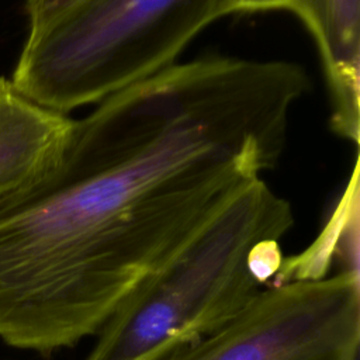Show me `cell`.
Returning a JSON list of instances; mask_svg holds the SVG:
<instances>
[{
  "instance_id": "cell-3",
  "label": "cell",
  "mask_w": 360,
  "mask_h": 360,
  "mask_svg": "<svg viewBox=\"0 0 360 360\" xmlns=\"http://www.w3.org/2000/svg\"><path fill=\"white\" fill-rule=\"evenodd\" d=\"M224 15V0H77L30 28L10 80L68 114L173 66Z\"/></svg>"
},
{
  "instance_id": "cell-5",
  "label": "cell",
  "mask_w": 360,
  "mask_h": 360,
  "mask_svg": "<svg viewBox=\"0 0 360 360\" xmlns=\"http://www.w3.org/2000/svg\"><path fill=\"white\" fill-rule=\"evenodd\" d=\"M311 32L332 103V128L357 142L360 129V0H292Z\"/></svg>"
},
{
  "instance_id": "cell-8",
  "label": "cell",
  "mask_w": 360,
  "mask_h": 360,
  "mask_svg": "<svg viewBox=\"0 0 360 360\" xmlns=\"http://www.w3.org/2000/svg\"><path fill=\"white\" fill-rule=\"evenodd\" d=\"M226 13H255L269 10H288L292 0H224Z\"/></svg>"
},
{
  "instance_id": "cell-4",
  "label": "cell",
  "mask_w": 360,
  "mask_h": 360,
  "mask_svg": "<svg viewBox=\"0 0 360 360\" xmlns=\"http://www.w3.org/2000/svg\"><path fill=\"white\" fill-rule=\"evenodd\" d=\"M357 267L266 285L217 330L159 360H359Z\"/></svg>"
},
{
  "instance_id": "cell-7",
  "label": "cell",
  "mask_w": 360,
  "mask_h": 360,
  "mask_svg": "<svg viewBox=\"0 0 360 360\" xmlns=\"http://www.w3.org/2000/svg\"><path fill=\"white\" fill-rule=\"evenodd\" d=\"M76 1L77 0H24V11L30 28L39 25Z\"/></svg>"
},
{
  "instance_id": "cell-2",
  "label": "cell",
  "mask_w": 360,
  "mask_h": 360,
  "mask_svg": "<svg viewBox=\"0 0 360 360\" xmlns=\"http://www.w3.org/2000/svg\"><path fill=\"white\" fill-rule=\"evenodd\" d=\"M291 204L259 177L115 308L86 360H159L236 316L281 273Z\"/></svg>"
},
{
  "instance_id": "cell-1",
  "label": "cell",
  "mask_w": 360,
  "mask_h": 360,
  "mask_svg": "<svg viewBox=\"0 0 360 360\" xmlns=\"http://www.w3.org/2000/svg\"><path fill=\"white\" fill-rule=\"evenodd\" d=\"M309 80L287 60L207 55L73 120L56 165L0 198V288L75 338L278 163Z\"/></svg>"
},
{
  "instance_id": "cell-6",
  "label": "cell",
  "mask_w": 360,
  "mask_h": 360,
  "mask_svg": "<svg viewBox=\"0 0 360 360\" xmlns=\"http://www.w3.org/2000/svg\"><path fill=\"white\" fill-rule=\"evenodd\" d=\"M72 124L66 114L34 103L0 76V198L56 165Z\"/></svg>"
}]
</instances>
